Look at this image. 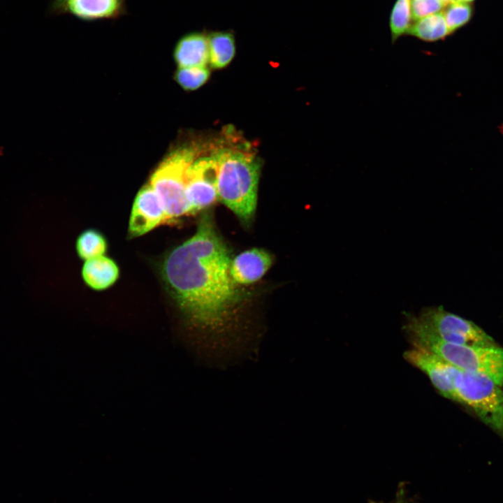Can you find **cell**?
I'll use <instances>...</instances> for the list:
<instances>
[{"mask_svg":"<svg viewBox=\"0 0 503 503\" xmlns=\"http://www.w3.org/2000/svg\"><path fill=\"white\" fill-rule=\"evenodd\" d=\"M231 261L212 218L205 214L195 234L173 249L163 263V277L172 296L208 332L223 330L242 299L231 275Z\"/></svg>","mask_w":503,"mask_h":503,"instance_id":"obj_1","label":"cell"},{"mask_svg":"<svg viewBox=\"0 0 503 503\" xmlns=\"http://www.w3.org/2000/svg\"><path fill=\"white\" fill-rule=\"evenodd\" d=\"M217 163L218 198L242 221L251 222L256 203L260 165L254 155L236 148L213 154Z\"/></svg>","mask_w":503,"mask_h":503,"instance_id":"obj_2","label":"cell"},{"mask_svg":"<svg viewBox=\"0 0 503 503\" xmlns=\"http://www.w3.org/2000/svg\"><path fill=\"white\" fill-rule=\"evenodd\" d=\"M405 330L414 347L430 351L461 370L487 376L503 386V347L455 344L419 330Z\"/></svg>","mask_w":503,"mask_h":503,"instance_id":"obj_3","label":"cell"},{"mask_svg":"<svg viewBox=\"0 0 503 503\" xmlns=\"http://www.w3.org/2000/svg\"><path fill=\"white\" fill-rule=\"evenodd\" d=\"M196 152L193 147L173 152L151 176L150 185L161 199L169 221L192 214L187 197V170Z\"/></svg>","mask_w":503,"mask_h":503,"instance_id":"obj_4","label":"cell"},{"mask_svg":"<svg viewBox=\"0 0 503 503\" xmlns=\"http://www.w3.org/2000/svg\"><path fill=\"white\" fill-rule=\"evenodd\" d=\"M404 328L419 330L455 344L497 345L494 339L476 324L446 311L442 307H428L418 316H409Z\"/></svg>","mask_w":503,"mask_h":503,"instance_id":"obj_5","label":"cell"},{"mask_svg":"<svg viewBox=\"0 0 503 503\" xmlns=\"http://www.w3.org/2000/svg\"><path fill=\"white\" fill-rule=\"evenodd\" d=\"M487 376L460 370L455 384L456 402L472 409L479 419L503 435V391Z\"/></svg>","mask_w":503,"mask_h":503,"instance_id":"obj_6","label":"cell"},{"mask_svg":"<svg viewBox=\"0 0 503 503\" xmlns=\"http://www.w3.org/2000/svg\"><path fill=\"white\" fill-rule=\"evenodd\" d=\"M217 163L212 156L195 159L187 170V197L191 213L212 205L217 199Z\"/></svg>","mask_w":503,"mask_h":503,"instance_id":"obj_7","label":"cell"},{"mask_svg":"<svg viewBox=\"0 0 503 503\" xmlns=\"http://www.w3.org/2000/svg\"><path fill=\"white\" fill-rule=\"evenodd\" d=\"M404 357L424 372L444 397L456 401L455 384L460 369L438 355L419 347L406 351Z\"/></svg>","mask_w":503,"mask_h":503,"instance_id":"obj_8","label":"cell"},{"mask_svg":"<svg viewBox=\"0 0 503 503\" xmlns=\"http://www.w3.org/2000/svg\"><path fill=\"white\" fill-rule=\"evenodd\" d=\"M169 221L163 203L149 184L137 194L131 210L129 231L133 237L144 235Z\"/></svg>","mask_w":503,"mask_h":503,"instance_id":"obj_9","label":"cell"},{"mask_svg":"<svg viewBox=\"0 0 503 503\" xmlns=\"http://www.w3.org/2000/svg\"><path fill=\"white\" fill-rule=\"evenodd\" d=\"M52 9L86 22L117 20L126 13V0H53Z\"/></svg>","mask_w":503,"mask_h":503,"instance_id":"obj_10","label":"cell"},{"mask_svg":"<svg viewBox=\"0 0 503 503\" xmlns=\"http://www.w3.org/2000/svg\"><path fill=\"white\" fill-rule=\"evenodd\" d=\"M272 263L267 251L252 248L237 255L231 261L230 272L236 284H253L263 277Z\"/></svg>","mask_w":503,"mask_h":503,"instance_id":"obj_11","label":"cell"},{"mask_svg":"<svg viewBox=\"0 0 503 503\" xmlns=\"http://www.w3.org/2000/svg\"><path fill=\"white\" fill-rule=\"evenodd\" d=\"M178 67L205 66L208 62V41L203 33L191 32L181 37L174 48Z\"/></svg>","mask_w":503,"mask_h":503,"instance_id":"obj_12","label":"cell"},{"mask_svg":"<svg viewBox=\"0 0 503 503\" xmlns=\"http://www.w3.org/2000/svg\"><path fill=\"white\" fill-rule=\"evenodd\" d=\"M119 275V268L104 255L86 260L82 269L85 284L96 291H103L113 285Z\"/></svg>","mask_w":503,"mask_h":503,"instance_id":"obj_13","label":"cell"},{"mask_svg":"<svg viewBox=\"0 0 503 503\" xmlns=\"http://www.w3.org/2000/svg\"><path fill=\"white\" fill-rule=\"evenodd\" d=\"M208 62L214 68L226 66L235 53V41L229 32L217 31L207 36Z\"/></svg>","mask_w":503,"mask_h":503,"instance_id":"obj_14","label":"cell"},{"mask_svg":"<svg viewBox=\"0 0 503 503\" xmlns=\"http://www.w3.org/2000/svg\"><path fill=\"white\" fill-rule=\"evenodd\" d=\"M407 34L424 41L433 42L444 38L450 33L443 13H438L416 20Z\"/></svg>","mask_w":503,"mask_h":503,"instance_id":"obj_15","label":"cell"},{"mask_svg":"<svg viewBox=\"0 0 503 503\" xmlns=\"http://www.w3.org/2000/svg\"><path fill=\"white\" fill-rule=\"evenodd\" d=\"M75 247L79 257L86 261L103 256L107 250V242L99 231L87 229L78 236Z\"/></svg>","mask_w":503,"mask_h":503,"instance_id":"obj_16","label":"cell"},{"mask_svg":"<svg viewBox=\"0 0 503 503\" xmlns=\"http://www.w3.org/2000/svg\"><path fill=\"white\" fill-rule=\"evenodd\" d=\"M411 13L410 0H397L390 17V28L392 41L407 34L411 26Z\"/></svg>","mask_w":503,"mask_h":503,"instance_id":"obj_17","label":"cell"},{"mask_svg":"<svg viewBox=\"0 0 503 503\" xmlns=\"http://www.w3.org/2000/svg\"><path fill=\"white\" fill-rule=\"evenodd\" d=\"M442 13L449 33L451 34L470 20L473 9L469 3L460 0L447 5Z\"/></svg>","mask_w":503,"mask_h":503,"instance_id":"obj_18","label":"cell"},{"mask_svg":"<svg viewBox=\"0 0 503 503\" xmlns=\"http://www.w3.org/2000/svg\"><path fill=\"white\" fill-rule=\"evenodd\" d=\"M210 77L206 66L179 67L175 79L186 90H195L205 84Z\"/></svg>","mask_w":503,"mask_h":503,"instance_id":"obj_19","label":"cell"},{"mask_svg":"<svg viewBox=\"0 0 503 503\" xmlns=\"http://www.w3.org/2000/svg\"><path fill=\"white\" fill-rule=\"evenodd\" d=\"M444 4L440 0H412L411 13L412 20H418L428 15L441 13Z\"/></svg>","mask_w":503,"mask_h":503,"instance_id":"obj_20","label":"cell"},{"mask_svg":"<svg viewBox=\"0 0 503 503\" xmlns=\"http://www.w3.org/2000/svg\"><path fill=\"white\" fill-rule=\"evenodd\" d=\"M445 6L456 2L460 0H440Z\"/></svg>","mask_w":503,"mask_h":503,"instance_id":"obj_21","label":"cell"},{"mask_svg":"<svg viewBox=\"0 0 503 503\" xmlns=\"http://www.w3.org/2000/svg\"><path fill=\"white\" fill-rule=\"evenodd\" d=\"M460 1H465V2H467V3H470V2L473 1L474 0H460Z\"/></svg>","mask_w":503,"mask_h":503,"instance_id":"obj_22","label":"cell"}]
</instances>
